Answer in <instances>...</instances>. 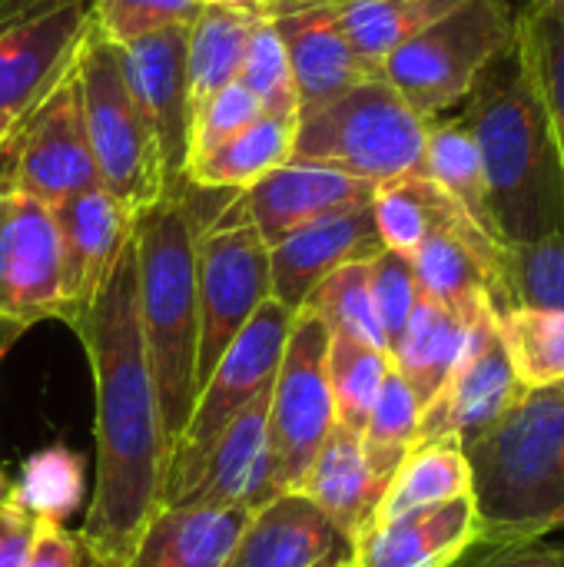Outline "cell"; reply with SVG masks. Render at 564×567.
Masks as SVG:
<instances>
[{
    "label": "cell",
    "instance_id": "11",
    "mask_svg": "<svg viewBox=\"0 0 564 567\" xmlns=\"http://www.w3.org/2000/svg\"><path fill=\"white\" fill-rule=\"evenodd\" d=\"M0 163L10 186L37 196L50 209L90 186H100L73 70L13 126L0 150Z\"/></svg>",
    "mask_w": 564,
    "mask_h": 567
},
{
    "label": "cell",
    "instance_id": "32",
    "mask_svg": "<svg viewBox=\"0 0 564 567\" xmlns=\"http://www.w3.org/2000/svg\"><path fill=\"white\" fill-rule=\"evenodd\" d=\"M372 216L382 249L412 256L435 229L452 226L465 213L425 173H412L376 189Z\"/></svg>",
    "mask_w": 564,
    "mask_h": 567
},
{
    "label": "cell",
    "instance_id": "1",
    "mask_svg": "<svg viewBox=\"0 0 564 567\" xmlns=\"http://www.w3.org/2000/svg\"><path fill=\"white\" fill-rule=\"evenodd\" d=\"M73 332L90 355L96 392V485L76 538L80 558L90 567H123L146 522L163 508L170 462L140 326L133 243Z\"/></svg>",
    "mask_w": 564,
    "mask_h": 567
},
{
    "label": "cell",
    "instance_id": "14",
    "mask_svg": "<svg viewBox=\"0 0 564 567\" xmlns=\"http://www.w3.org/2000/svg\"><path fill=\"white\" fill-rule=\"evenodd\" d=\"M93 30L90 0H66L0 37V116L20 123L73 70Z\"/></svg>",
    "mask_w": 564,
    "mask_h": 567
},
{
    "label": "cell",
    "instance_id": "2",
    "mask_svg": "<svg viewBox=\"0 0 564 567\" xmlns=\"http://www.w3.org/2000/svg\"><path fill=\"white\" fill-rule=\"evenodd\" d=\"M206 226L186 183L140 209L130 236L140 326L170 449L196 402V243Z\"/></svg>",
    "mask_w": 564,
    "mask_h": 567
},
{
    "label": "cell",
    "instance_id": "23",
    "mask_svg": "<svg viewBox=\"0 0 564 567\" xmlns=\"http://www.w3.org/2000/svg\"><path fill=\"white\" fill-rule=\"evenodd\" d=\"M269 392L273 389L256 395L239 412V419L226 429V435L213 449L203 475L196 478V485L183 505L199 502V505H229V508L256 512L276 498L269 439H266Z\"/></svg>",
    "mask_w": 564,
    "mask_h": 567
},
{
    "label": "cell",
    "instance_id": "43",
    "mask_svg": "<svg viewBox=\"0 0 564 567\" xmlns=\"http://www.w3.org/2000/svg\"><path fill=\"white\" fill-rule=\"evenodd\" d=\"M452 567H564V545L535 542H475Z\"/></svg>",
    "mask_w": 564,
    "mask_h": 567
},
{
    "label": "cell",
    "instance_id": "46",
    "mask_svg": "<svg viewBox=\"0 0 564 567\" xmlns=\"http://www.w3.org/2000/svg\"><path fill=\"white\" fill-rule=\"evenodd\" d=\"M60 3H66V0H0V37H7L10 30L30 23L33 17H40Z\"/></svg>",
    "mask_w": 564,
    "mask_h": 567
},
{
    "label": "cell",
    "instance_id": "54",
    "mask_svg": "<svg viewBox=\"0 0 564 567\" xmlns=\"http://www.w3.org/2000/svg\"><path fill=\"white\" fill-rule=\"evenodd\" d=\"M80 567H83V558H80ZM86 567H90V565H86Z\"/></svg>",
    "mask_w": 564,
    "mask_h": 567
},
{
    "label": "cell",
    "instance_id": "27",
    "mask_svg": "<svg viewBox=\"0 0 564 567\" xmlns=\"http://www.w3.org/2000/svg\"><path fill=\"white\" fill-rule=\"evenodd\" d=\"M293 140H296V120H279L263 113L233 140L193 159L186 166V183L196 189L243 193L256 179L293 159Z\"/></svg>",
    "mask_w": 564,
    "mask_h": 567
},
{
    "label": "cell",
    "instance_id": "47",
    "mask_svg": "<svg viewBox=\"0 0 564 567\" xmlns=\"http://www.w3.org/2000/svg\"><path fill=\"white\" fill-rule=\"evenodd\" d=\"M203 3H216V7H236V10H249V13H263L273 17L279 0H203Z\"/></svg>",
    "mask_w": 564,
    "mask_h": 567
},
{
    "label": "cell",
    "instance_id": "39",
    "mask_svg": "<svg viewBox=\"0 0 564 567\" xmlns=\"http://www.w3.org/2000/svg\"><path fill=\"white\" fill-rule=\"evenodd\" d=\"M236 83L253 93V100L263 106L266 116L279 120H299V93L293 80V66L283 47V37L276 30L273 17H263L246 43Z\"/></svg>",
    "mask_w": 564,
    "mask_h": 567
},
{
    "label": "cell",
    "instance_id": "30",
    "mask_svg": "<svg viewBox=\"0 0 564 567\" xmlns=\"http://www.w3.org/2000/svg\"><path fill=\"white\" fill-rule=\"evenodd\" d=\"M492 309L564 312V233L499 246Z\"/></svg>",
    "mask_w": 564,
    "mask_h": 567
},
{
    "label": "cell",
    "instance_id": "12",
    "mask_svg": "<svg viewBox=\"0 0 564 567\" xmlns=\"http://www.w3.org/2000/svg\"><path fill=\"white\" fill-rule=\"evenodd\" d=\"M63 249L47 203L10 186L0 163V319L30 329L60 316Z\"/></svg>",
    "mask_w": 564,
    "mask_h": 567
},
{
    "label": "cell",
    "instance_id": "35",
    "mask_svg": "<svg viewBox=\"0 0 564 567\" xmlns=\"http://www.w3.org/2000/svg\"><path fill=\"white\" fill-rule=\"evenodd\" d=\"M326 329L332 339H349V342H362L372 349L389 352L382 322L376 316V302L369 292V262H349L342 269H336L329 279H322L312 296L306 299V306Z\"/></svg>",
    "mask_w": 564,
    "mask_h": 567
},
{
    "label": "cell",
    "instance_id": "28",
    "mask_svg": "<svg viewBox=\"0 0 564 567\" xmlns=\"http://www.w3.org/2000/svg\"><path fill=\"white\" fill-rule=\"evenodd\" d=\"M422 173L475 226H482L492 239H499L495 219H492V203H489L485 166H482L479 146L472 140V130L462 120V113L459 116H435V120H429L425 153H422Z\"/></svg>",
    "mask_w": 564,
    "mask_h": 567
},
{
    "label": "cell",
    "instance_id": "33",
    "mask_svg": "<svg viewBox=\"0 0 564 567\" xmlns=\"http://www.w3.org/2000/svg\"><path fill=\"white\" fill-rule=\"evenodd\" d=\"M512 50L542 103L564 179V23L552 13L519 7Z\"/></svg>",
    "mask_w": 564,
    "mask_h": 567
},
{
    "label": "cell",
    "instance_id": "41",
    "mask_svg": "<svg viewBox=\"0 0 564 567\" xmlns=\"http://www.w3.org/2000/svg\"><path fill=\"white\" fill-rule=\"evenodd\" d=\"M369 292H372L386 342L392 349V342L402 336V329L422 296L419 282H416L412 259L402 252H392V249H382L379 256H372L369 259Z\"/></svg>",
    "mask_w": 564,
    "mask_h": 567
},
{
    "label": "cell",
    "instance_id": "16",
    "mask_svg": "<svg viewBox=\"0 0 564 567\" xmlns=\"http://www.w3.org/2000/svg\"><path fill=\"white\" fill-rule=\"evenodd\" d=\"M382 252L372 203L319 216L269 246V289L289 312H299L312 289L349 262Z\"/></svg>",
    "mask_w": 564,
    "mask_h": 567
},
{
    "label": "cell",
    "instance_id": "18",
    "mask_svg": "<svg viewBox=\"0 0 564 567\" xmlns=\"http://www.w3.org/2000/svg\"><path fill=\"white\" fill-rule=\"evenodd\" d=\"M346 561H352V542L302 492H283L249 515L226 567H336Z\"/></svg>",
    "mask_w": 564,
    "mask_h": 567
},
{
    "label": "cell",
    "instance_id": "40",
    "mask_svg": "<svg viewBox=\"0 0 564 567\" xmlns=\"http://www.w3.org/2000/svg\"><path fill=\"white\" fill-rule=\"evenodd\" d=\"M203 7V0H90L93 30L113 47L160 30L189 27Z\"/></svg>",
    "mask_w": 564,
    "mask_h": 567
},
{
    "label": "cell",
    "instance_id": "37",
    "mask_svg": "<svg viewBox=\"0 0 564 567\" xmlns=\"http://www.w3.org/2000/svg\"><path fill=\"white\" fill-rule=\"evenodd\" d=\"M419 422H422V402L416 399L409 382L396 369H389L382 392L362 429V452L386 482H392L396 468L419 442Z\"/></svg>",
    "mask_w": 564,
    "mask_h": 567
},
{
    "label": "cell",
    "instance_id": "21",
    "mask_svg": "<svg viewBox=\"0 0 564 567\" xmlns=\"http://www.w3.org/2000/svg\"><path fill=\"white\" fill-rule=\"evenodd\" d=\"M276 30L283 37L299 110H309L316 103H326L339 96L342 90L379 76L346 40L329 7H296L286 13H276Z\"/></svg>",
    "mask_w": 564,
    "mask_h": 567
},
{
    "label": "cell",
    "instance_id": "31",
    "mask_svg": "<svg viewBox=\"0 0 564 567\" xmlns=\"http://www.w3.org/2000/svg\"><path fill=\"white\" fill-rule=\"evenodd\" d=\"M472 495V472L459 442H419L396 468L372 522Z\"/></svg>",
    "mask_w": 564,
    "mask_h": 567
},
{
    "label": "cell",
    "instance_id": "45",
    "mask_svg": "<svg viewBox=\"0 0 564 567\" xmlns=\"http://www.w3.org/2000/svg\"><path fill=\"white\" fill-rule=\"evenodd\" d=\"M33 525L27 512H20L10 498L0 502V567H23L33 542Z\"/></svg>",
    "mask_w": 564,
    "mask_h": 567
},
{
    "label": "cell",
    "instance_id": "44",
    "mask_svg": "<svg viewBox=\"0 0 564 567\" xmlns=\"http://www.w3.org/2000/svg\"><path fill=\"white\" fill-rule=\"evenodd\" d=\"M23 567H80V542L63 528V522L37 518Z\"/></svg>",
    "mask_w": 564,
    "mask_h": 567
},
{
    "label": "cell",
    "instance_id": "5",
    "mask_svg": "<svg viewBox=\"0 0 564 567\" xmlns=\"http://www.w3.org/2000/svg\"><path fill=\"white\" fill-rule=\"evenodd\" d=\"M425 133L429 120L382 76H369L326 103L299 110L289 163L322 166L386 186L422 173Z\"/></svg>",
    "mask_w": 564,
    "mask_h": 567
},
{
    "label": "cell",
    "instance_id": "25",
    "mask_svg": "<svg viewBox=\"0 0 564 567\" xmlns=\"http://www.w3.org/2000/svg\"><path fill=\"white\" fill-rule=\"evenodd\" d=\"M469 326H472L469 316H462L435 299L419 296L402 336L392 342V349H389L392 369L409 382V389L416 392L422 409L439 395V389L452 375V369L465 349Z\"/></svg>",
    "mask_w": 564,
    "mask_h": 567
},
{
    "label": "cell",
    "instance_id": "9",
    "mask_svg": "<svg viewBox=\"0 0 564 567\" xmlns=\"http://www.w3.org/2000/svg\"><path fill=\"white\" fill-rule=\"evenodd\" d=\"M266 299L269 246L236 193L196 243V392Z\"/></svg>",
    "mask_w": 564,
    "mask_h": 567
},
{
    "label": "cell",
    "instance_id": "3",
    "mask_svg": "<svg viewBox=\"0 0 564 567\" xmlns=\"http://www.w3.org/2000/svg\"><path fill=\"white\" fill-rule=\"evenodd\" d=\"M462 120L469 123L485 166L499 243H529L564 233L558 153L515 50L505 53L465 96Z\"/></svg>",
    "mask_w": 564,
    "mask_h": 567
},
{
    "label": "cell",
    "instance_id": "4",
    "mask_svg": "<svg viewBox=\"0 0 564 567\" xmlns=\"http://www.w3.org/2000/svg\"><path fill=\"white\" fill-rule=\"evenodd\" d=\"M462 449L479 542H535L564 528V382L522 389L512 409Z\"/></svg>",
    "mask_w": 564,
    "mask_h": 567
},
{
    "label": "cell",
    "instance_id": "34",
    "mask_svg": "<svg viewBox=\"0 0 564 567\" xmlns=\"http://www.w3.org/2000/svg\"><path fill=\"white\" fill-rule=\"evenodd\" d=\"M495 322L522 389L564 382V312L505 309Z\"/></svg>",
    "mask_w": 564,
    "mask_h": 567
},
{
    "label": "cell",
    "instance_id": "15",
    "mask_svg": "<svg viewBox=\"0 0 564 567\" xmlns=\"http://www.w3.org/2000/svg\"><path fill=\"white\" fill-rule=\"evenodd\" d=\"M130 96L160 143L170 189L186 186L189 103H186V27L160 30L116 47Z\"/></svg>",
    "mask_w": 564,
    "mask_h": 567
},
{
    "label": "cell",
    "instance_id": "52",
    "mask_svg": "<svg viewBox=\"0 0 564 567\" xmlns=\"http://www.w3.org/2000/svg\"><path fill=\"white\" fill-rule=\"evenodd\" d=\"M289 3H296V0H279V7H276V13H279V10H286ZM276 13H273V17H276Z\"/></svg>",
    "mask_w": 564,
    "mask_h": 567
},
{
    "label": "cell",
    "instance_id": "6",
    "mask_svg": "<svg viewBox=\"0 0 564 567\" xmlns=\"http://www.w3.org/2000/svg\"><path fill=\"white\" fill-rule=\"evenodd\" d=\"M515 43L509 0H465L382 63L379 76L425 120L449 116Z\"/></svg>",
    "mask_w": 564,
    "mask_h": 567
},
{
    "label": "cell",
    "instance_id": "24",
    "mask_svg": "<svg viewBox=\"0 0 564 567\" xmlns=\"http://www.w3.org/2000/svg\"><path fill=\"white\" fill-rule=\"evenodd\" d=\"M389 482L369 465L362 452V435L336 425L312 458L299 492L356 545V538L372 525Z\"/></svg>",
    "mask_w": 564,
    "mask_h": 567
},
{
    "label": "cell",
    "instance_id": "8",
    "mask_svg": "<svg viewBox=\"0 0 564 567\" xmlns=\"http://www.w3.org/2000/svg\"><path fill=\"white\" fill-rule=\"evenodd\" d=\"M296 312H289L283 302L266 299L256 316L246 322V329L233 339V346L216 362L206 385L196 392L193 412L186 419L183 435L170 449L166 462V482H163V505H183L193 492L196 478L203 475L213 449L226 435V429L239 419V412L273 389L286 336L293 329Z\"/></svg>",
    "mask_w": 564,
    "mask_h": 567
},
{
    "label": "cell",
    "instance_id": "13",
    "mask_svg": "<svg viewBox=\"0 0 564 567\" xmlns=\"http://www.w3.org/2000/svg\"><path fill=\"white\" fill-rule=\"evenodd\" d=\"M519 395L522 385L512 372L505 342L499 336L495 309H485L472 319L465 349L452 375L445 379L439 395L422 409L419 442L465 445L489 425H495Z\"/></svg>",
    "mask_w": 564,
    "mask_h": 567
},
{
    "label": "cell",
    "instance_id": "10",
    "mask_svg": "<svg viewBox=\"0 0 564 567\" xmlns=\"http://www.w3.org/2000/svg\"><path fill=\"white\" fill-rule=\"evenodd\" d=\"M326 355L329 329L309 309H299L286 336L283 359L269 392L266 439L276 495L299 492L312 458L336 429Z\"/></svg>",
    "mask_w": 564,
    "mask_h": 567
},
{
    "label": "cell",
    "instance_id": "53",
    "mask_svg": "<svg viewBox=\"0 0 564 567\" xmlns=\"http://www.w3.org/2000/svg\"><path fill=\"white\" fill-rule=\"evenodd\" d=\"M336 567H359L356 561H346V565H336Z\"/></svg>",
    "mask_w": 564,
    "mask_h": 567
},
{
    "label": "cell",
    "instance_id": "20",
    "mask_svg": "<svg viewBox=\"0 0 564 567\" xmlns=\"http://www.w3.org/2000/svg\"><path fill=\"white\" fill-rule=\"evenodd\" d=\"M376 189L379 186L346 176V173H336V169L286 163V166L266 173L263 179H256L249 189H243L239 206L246 209L249 223L259 229L263 243L273 246L283 236H289L293 229H299L319 216L372 203Z\"/></svg>",
    "mask_w": 564,
    "mask_h": 567
},
{
    "label": "cell",
    "instance_id": "7",
    "mask_svg": "<svg viewBox=\"0 0 564 567\" xmlns=\"http://www.w3.org/2000/svg\"><path fill=\"white\" fill-rule=\"evenodd\" d=\"M73 80L100 186L136 216L170 193V179L150 120L126 90L120 53L96 30L83 40Z\"/></svg>",
    "mask_w": 564,
    "mask_h": 567
},
{
    "label": "cell",
    "instance_id": "49",
    "mask_svg": "<svg viewBox=\"0 0 564 567\" xmlns=\"http://www.w3.org/2000/svg\"><path fill=\"white\" fill-rule=\"evenodd\" d=\"M519 7H529V10H542V13H552L555 20L564 23V0H522Z\"/></svg>",
    "mask_w": 564,
    "mask_h": 567
},
{
    "label": "cell",
    "instance_id": "36",
    "mask_svg": "<svg viewBox=\"0 0 564 567\" xmlns=\"http://www.w3.org/2000/svg\"><path fill=\"white\" fill-rule=\"evenodd\" d=\"M392 369V355L362 342L349 339H332L329 336V355H326V372H329V392H332V409H336V425L352 429L362 435L369 412L382 392V382Z\"/></svg>",
    "mask_w": 564,
    "mask_h": 567
},
{
    "label": "cell",
    "instance_id": "29",
    "mask_svg": "<svg viewBox=\"0 0 564 567\" xmlns=\"http://www.w3.org/2000/svg\"><path fill=\"white\" fill-rule=\"evenodd\" d=\"M462 3L465 0H339L326 7L332 10L352 50L379 73V63L396 47H402Z\"/></svg>",
    "mask_w": 564,
    "mask_h": 567
},
{
    "label": "cell",
    "instance_id": "51",
    "mask_svg": "<svg viewBox=\"0 0 564 567\" xmlns=\"http://www.w3.org/2000/svg\"><path fill=\"white\" fill-rule=\"evenodd\" d=\"M13 126H17L13 120H7V116H0V146H3L7 140H10V133H13Z\"/></svg>",
    "mask_w": 564,
    "mask_h": 567
},
{
    "label": "cell",
    "instance_id": "26",
    "mask_svg": "<svg viewBox=\"0 0 564 567\" xmlns=\"http://www.w3.org/2000/svg\"><path fill=\"white\" fill-rule=\"evenodd\" d=\"M259 20H263V13L206 3L196 13V20L186 27V103H189V123H193L196 110L209 96H216L223 86L236 83L246 43H249Z\"/></svg>",
    "mask_w": 564,
    "mask_h": 567
},
{
    "label": "cell",
    "instance_id": "17",
    "mask_svg": "<svg viewBox=\"0 0 564 567\" xmlns=\"http://www.w3.org/2000/svg\"><path fill=\"white\" fill-rule=\"evenodd\" d=\"M53 216L60 226V249H63L60 319L73 326L90 309L100 286L113 272L116 259L130 246L133 213L103 186H90L70 196L66 203L53 206Z\"/></svg>",
    "mask_w": 564,
    "mask_h": 567
},
{
    "label": "cell",
    "instance_id": "19",
    "mask_svg": "<svg viewBox=\"0 0 564 567\" xmlns=\"http://www.w3.org/2000/svg\"><path fill=\"white\" fill-rule=\"evenodd\" d=\"M479 542L472 495L372 522L352 545L359 567H452Z\"/></svg>",
    "mask_w": 564,
    "mask_h": 567
},
{
    "label": "cell",
    "instance_id": "42",
    "mask_svg": "<svg viewBox=\"0 0 564 567\" xmlns=\"http://www.w3.org/2000/svg\"><path fill=\"white\" fill-rule=\"evenodd\" d=\"M259 116H263V106L253 100L249 90H243L239 83L223 86L216 96H209L196 110V116L189 123V159H186V166L193 159L206 156L209 150H216L219 143L233 140L239 130H246Z\"/></svg>",
    "mask_w": 564,
    "mask_h": 567
},
{
    "label": "cell",
    "instance_id": "22",
    "mask_svg": "<svg viewBox=\"0 0 564 567\" xmlns=\"http://www.w3.org/2000/svg\"><path fill=\"white\" fill-rule=\"evenodd\" d=\"M249 515L229 505H163L123 567H226Z\"/></svg>",
    "mask_w": 564,
    "mask_h": 567
},
{
    "label": "cell",
    "instance_id": "48",
    "mask_svg": "<svg viewBox=\"0 0 564 567\" xmlns=\"http://www.w3.org/2000/svg\"><path fill=\"white\" fill-rule=\"evenodd\" d=\"M20 332H23V326H17V322H7V319H0V362H3V355L10 352V346L20 339Z\"/></svg>",
    "mask_w": 564,
    "mask_h": 567
},
{
    "label": "cell",
    "instance_id": "38",
    "mask_svg": "<svg viewBox=\"0 0 564 567\" xmlns=\"http://www.w3.org/2000/svg\"><path fill=\"white\" fill-rule=\"evenodd\" d=\"M10 502L30 518L66 522L83 505V462L63 445L43 449L23 462L20 482L10 485Z\"/></svg>",
    "mask_w": 564,
    "mask_h": 567
},
{
    "label": "cell",
    "instance_id": "55",
    "mask_svg": "<svg viewBox=\"0 0 564 567\" xmlns=\"http://www.w3.org/2000/svg\"><path fill=\"white\" fill-rule=\"evenodd\" d=\"M0 150H3V146H0Z\"/></svg>",
    "mask_w": 564,
    "mask_h": 567
},
{
    "label": "cell",
    "instance_id": "50",
    "mask_svg": "<svg viewBox=\"0 0 564 567\" xmlns=\"http://www.w3.org/2000/svg\"><path fill=\"white\" fill-rule=\"evenodd\" d=\"M326 3H339V0H296L286 10H296V7H326ZM286 10H279V13H286Z\"/></svg>",
    "mask_w": 564,
    "mask_h": 567
}]
</instances>
